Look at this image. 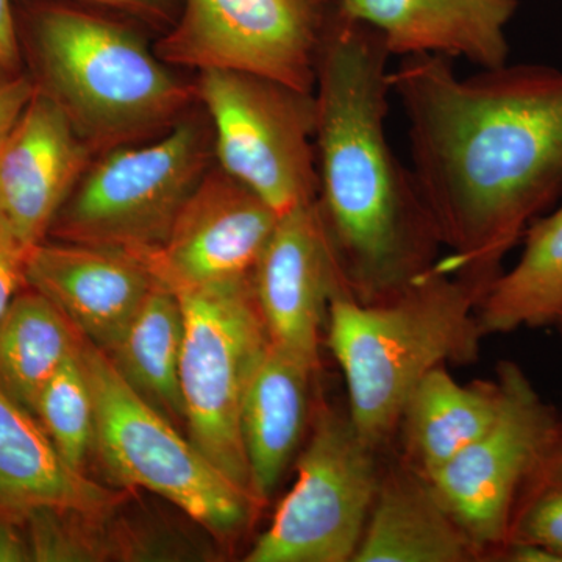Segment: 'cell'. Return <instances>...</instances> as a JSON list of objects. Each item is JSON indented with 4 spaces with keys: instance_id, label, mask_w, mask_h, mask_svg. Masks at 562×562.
I'll use <instances>...</instances> for the list:
<instances>
[{
    "instance_id": "603a6c76",
    "label": "cell",
    "mask_w": 562,
    "mask_h": 562,
    "mask_svg": "<svg viewBox=\"0 0 562 562\" xmlns=\"http://www.w3.org/2000/svg\"><path fill=\"white\" fill-rule=\"evenodd\" d=\"M83 339L57 306L25 286L0 317V387L33 414L44 384Z\"/></svg>"
},
{
    "instance_id": "4fadbf2b",
    "label": "cell",
    "mask_w": 562,
    "mask_h": 562,
    "mask_svg": "<svg viewBox=\"0 0 562 562\" xmlns=\"http://www.w3.org/2000/svg\"><path fill=\"white\" fill-rule=\"evenodd\" d=\"M254 286L271 341L317 369L333 295L349 291L317 202L281 214L255 266Z\"/></svg>"
},
{
    "instance_id": "1f68e13d",
    "label": "cell",
    "mask_w": 562,
    "mask_h": 562,
    "mask_svg": "<svg viewBox=\"0 0 562 562\" xmlns=\"http://www.w3.org/2000/svg\"><path fill=\"white\" fill-rule=\"evenodd\" d=\"M554 325H557L558 330H560L561 339H562V313L560 314V317H558L557 322H554Z\"/></svg>"
},
{
    "instance_id": "5bb4252c",
    "label": "cell",
    "mask_w": 562,
    "mask_h": 562,
    "mask_svg": "<svg viewBox=\"0 0 562 562\" xmlns=\"http://www.w3.org/2000/svg\"><path fill=\"white\" fill-rule=\"evenodd\" d=\"M61 110L35 90L0 139V214L31 247L46 241L92 158Z\"/></svg>"
},
{
    "instance_id": "52a82bcc",
    "label": "cell",
    "mask_w": 562,
    "mask_h": 562,
    "mask_svg": "<svg viewBox=\"0 0 562 562\" xmlns=\"http://www.w3.org/2000/svg\"><path fill=\"white\" fill-rule=\"evenodd\" d=\"M173 294L184 317L180 386L188 435L228 480L255 498L241 414L271 336L255 294L254 273Z\"/></svg>"
},
{
    "instance_id": "9a60e30c",
    "label": "cell",
    "mask_w": 562,
    "mask_h": 562,
    "mask_svg": "<svg viewBox=\"0 0 562 562\" xmlns=\"http://www.w3.org/2000/svg\"><path fill=\"white\" fill-rule=\"evenodd\" d=\"M27 286L57 306L83 338L109 353L155 280L147 266L127 251L46 239L29 255Z\"/></svg>"
},
{
    "instance_id": "6da1fadb",
    "label": "cell",
    "mask_w": 562,
    "mask_h": 562,
    "mask_svg": "<svg viewBox=\"0 0 562 562\" xmlns=\"http://www.w3.org/2000/svg\"><path fill=\"white\" fill-rule=\"evenodd\" d=\"M390 81L412 171L452 250L439 268L497 279L562 192V69L506 63L461 79L450 58L412 55Z\"/></svg>"
},
{
    "instance_id": "d4e9b609",
    "label": "cell",
    "mask_w": 562,
    "mask_h": 562,
    "mask_svg": "<svg viewBox=\"0 0 562 562\" xmlns=\"http://www.w3.org/2000/svg\"><path fill=\"white\" fill-rule=\"evenodd\" d=\"M508 543H532L562 558V435L517 497L505 546Z\"/></svg>"
},
{
    "instance_id": "7c38bea8",
    "label": "cell",
    "mask_w": 562,
    "mask_h": 562,
    "mask_svg": "<svg viewBox=\"0 0 562 562\" xmlns=\"http://www.w3.org/2000/svg\"><path fill=\"white\" fill-rule=\"evenodd\" d=\"M279 214L257 192L214 165L158 249L135 255L172 292L250 277Z\"/></svg>"
},
{
    "instance_id": "f1b7e54d",
    "label": "cell",
    "mask_w": 562,
    "mask_h": 562,
    "mask_svg": "<svg viewBox=\"0 0 562 562\" xmlns=\"http://www.w3.org/2000/svg\"><path fill=\"white\" fill-rule=\"evenodd\" d=\"M35 94V85L25 69L0 65V138L13 127Z\"/></svg>"
},
{
    "instance_id": "ba28073f",
    "label": "cell",
    "mask_w": 562,
    "mask_h": 562,
    "mask_svg": "<svg viewBox=\"0 0 562 562\" xmlns=\"http://www.w3.org/2000/svg\"><path fill=\"white\" fill-rule=\"evenodd\" d=\"M195 99L209 116L216 165L276 210L317 201L316 98L280 81L201 70Z\"/></svg>"
},
{
    "instance_id": "d6986e66",
    "label": "cell",
    "mask_w": 562,
    "mask_h": 562,
    "mask_svg": "<svg viewBox=\"0 0 562 562\" xmlns=\"http://www.w3.org/2000/svg\"><path fill=\"white\" fill-rule=\"evenodd\" d=\"M313 368L271 341L244 398L241 432L251 491L265 503L280 484L308 414Z\"/></svg>"
},
{
    "instance_id": "83f0119b",
    "label": "cell",
    "mask_w": 562,
    "mask_h": 562,
    "mask_svg": "<svg viewBox=\"0 0 562 562\" xmlns=\"http://www.w3.org/2000/svg\"><path fill=\"white\" fill-rule=\"evenodd\" d=\"M69 2L109 11L125 20L161 29L162 32L171 27L181 9V0H69Z\"/></svg>"
},
{
    "instance_id": "4316f807",
    "label": "cell",
    "mask_w": 562,
    "mask_h": 562,
    "mask_svg": "<svg viewBox=\"0 0 562 562\" xmlns=\"http://www.w3.org/2000/svg\"><path fill=\"white\" fill-rule=\"evenodd\" d=\"M32 249L0 214V317L27 286V261Z\"/></svg>"
},
{
    "instance_id": "e0dca14e",
    "label": "cell",
    "mask_w": 562,
    "mask_h": 562,
    "mask_svg": "<svg viewBox=\"0 0 562 562\" xmlns=\"http://www.w3.org/2000/svg\"><path fill=\"white\" fill-rule=\"evenodd\" d=\"M122 501L70 468L33 414L0 387V517L22 522L40 508L106 517Z\"/></svg>"
},
{
    "instance_id": "2e32d148",
    "label": "cell",
    "mask_w": 562,
    "mask_h": 562,
    "mask_svg": "<svg viewBox=\"0 0 562 562\" xmlns=\"http://www.w3.org/2000/svg\"><path fill=\"white\" fill-rule=\"evenodd\" d=\"M519 0H338L344 16L380 33L391 57L441 55L482 69L509 58L506 27Z\"/></svg>"
},
{
    "instance_id": "9c48e42d",
    "label": "cell",
    "mask_w": 562,
    "mask_h": 562,
    "mask_svg": "<svg viewBox=\"0 0 562 562\" xmlns=\"http://www.w3.org/2000/svg\"><path fill=\"white\" fill-rule=\"evenodd\" d=\"M376 454L349 414L322 406L294 486L246 561H353L382 482Z\"/></svg>"
},
{
    "instance_id": "44dd1931",
    "label": "cell",
    "mask_w": 562,
    "mask_h": 562,
    "mask_svg": "<svg viewBox=\"0 0 562 562\" xmlns=\"http://www.w3.org/2000/svg\"><path fill=\"white\" fill-rule=\"evenodd\" d=\"M522 239L519 260L492 281L476 310L482 335L554 324L562 313V205Z\"/></svg>"
},
{
    "instance_id": "ac0fdd59",
    "label": "cell",
    "mask_w": 562,
    "mask_h": 562,
    "mask_svg": "<svg viewBox=\"0 0 562 562\" xmlns=\"http://www.w3.org/2000/svg\"><path fill=\"white\" fill-rule=\"evenodd\" d=\"M484 557L430 479L401 462L383 472L351 562H468Z\"/></svg>"
},
{
    "instance_id": "8fae6325",
    "label": "cell",
    "mask_w": 562,
    "mask_h": 562,
    "mask_svg": "<svg viewBox=\"0 0 562 562\" xmlns=\"http://www.w3.org/2000/svg\"><path fill=\"white\" fill-rule=\"evenodd\" d=\"M502 405L491 427L430 476L446 508L482 550L501 553L528 476L561 441L557 417L522 369L498 368Z\"/></svg>"
},
{
    "instance_id": "ffe728a7",
    "label": "cell",
    "mask_w": 562,
    "mask_h": 562,
    "mask_svg": "<svg viewBox=\"0 0 562 562\" xmlns=\"http://www.w3.org/2000/svg\"><path fill=\"white\" fill-rule=\"evenodd\" d=\"M501 405L498 380L461 384L447 366L432 369L403 408L402 461L430 479L491 427Z\"/></svg>"
},
{
    "instance_id": "5b68a950",
    "label": "cell",
    "mask_w": 562,
    "mask_h": 562,
    "mask_svg": "<svg viewBox=\"0 0 562 562\" xmlns=\"http://www.w3.org/2000/svg\"><path fill=\"white\" fill-rule=\"evenodd\" d=\"M211 158L210 121L192 111L157 138L95 155L47 238L132 255L158 249Z\"/></svg>"
},
{
    "instance_id": "484cf974",
    "label": "cell",
    "mask_w": 562,
    "mask_h": 562,
    "mask_svg": "<svg viewBox=\"0 0 562 562\" xmlns=\"http://www.w3.org/2000/svg\"><path fill=\"white\" fill-rule=\"evenodd\" d=\"M103 517L61 509H35L22 520L35 562L102 561L111 553L95 525Z\"/></svg>"
},
{
    "instance_id": "f546056e",
    "label": "cell",
    "mask_w": 562,
    "mask_h": 562,
    "mask_svg": "<svg viewBox=\"0 0 562 562\" xmlns=\"http://www.w3.org/2000/svg\"><path fill=\"white\" fill-rule=\"evenodd\" d=\"M16 9L18 0H0V65L24 69Z\"/></svg>"
},
{
    "instance_id": "4dcf8cb0",
    "label": "cell",
    "mask_w": 562,
    "mask_h": 562,
    "mask_svg": "<svg viewBox=\"0 0 562 562\" xmlns=\"http://www.w3.org/2000/svg\"><path fill=\"white\" fill-rule=\"evenodd\" d=\"M24 524L0 517V562H31Z\"/></svg>"
},
{
    "instance_id": "cb8c5ba5",
    "label": "cell",
    "mask_w": 562,
    "mask_h": 562,
    "mask_svg": "<svg viewBox=\"0 0 562 562\" xmlns=\"http://www.w3.org/2000/svg\"><path fill=\"white\" fill-rule=\"evenodd\" d=\"M33 417L63 460L76 471L85 472V462L94 449L95 422L81 346L44 384L33 406Z\"/></svg>"
},
{
    "instance_id": "277c9868",
    "label": "cell",
    "mask_w": 562,
    "mask_h": 562,
    "mask_svg": "<svg viewBox=\"0 0 562 562\" xmlns=\"http://www.w3.org/2000/svg\"><path fill=\"white\" fill-rule=\"evenodd\" d=\"M492 281L436 262L386 301L360 302L347 290L333 295L328 346L346 376L351 424L373 449L397 432L409 394L428 372L476 358V310Z\"/></svg>"
},
{
    "instance_id": "30bf717a",
    "label": "cell",
    "mask_w": 562,
    "mask_h": 562,
    "mask_svg": "<svg viewBox=\"0 0 562 562\" xmlns=\"http://www.w3.org/2000/svg\"><path fill=\"white\" fill-rule=\"evenodd\" d=\"M338 0H181L155 52L172 68L233 70L314 92Z\"/></svg>"
},
{
    "instance_id": "d6a6232c",
    "label": "cell",
    "mask_w": 562,
    "mask_h": 562,
    "mask_svg": "<svg viewBox=\"0 0 562 562\" xmlns=\"http://www.w3.org/2000/svg\"><path fill=\"white\" fill-rule=\"evenodd\" d=\"M0 139H2V138H0Z\"/></svg>"
},
{
    "instance_id": "7a4b0ae2",
    "label": "cell",
    "mask_w": 562,
    "mask_h": 562,
    "mask_svg": "<svg viewBox=\"0 0 562 562\" xmlns=\"http://www.w3.org/2000/svg\"><path fill=\"white\" fill-rule=\"evenodd\" d=\"M391 54L369 25L336 13L317 61V209L350 294L386 301L438 262V228L386 135Z\"/></svg>"
},
{
    "instance_id": "8992f818",
    "label": "cell",
    "mask_w": 562,
    "mask_h": 562,
    "mask_svg": "<svg viewBox=\"0 0 562 562\" xmlns=\"http://www.w3.org/2000/svg\"><path fill=\"white\" fill-rule=\"evenodd\" d=\"M81 360L94 401V449L111 479L160 495L220 541L238 538L260 503L181 436L87 338Z\"/></svg>"
},
{
    "instance_id": "7402d4cb",
    "label": "cell",
    "mask_w": 562,
    "mask_h": 562,
    "mask_svg": "<svg viewBox=\"0 0 562 562\" xmlns=\"http://www.w3.org/2000/svg\"><path fill=\"white\" fill-rule=\"evenodd\" d=\"M184 317L177 294L155 283L109 351L125 382L166 417L184 420L180 386Z\"/></svg>"
},
{
    "instance_id": "3957f363",
    "label": "cell",
    "mask_w": 562,
    "mask_h": 562,
    "mask_svg": "<svg viewBox=\"0 0 562 562\" xmlns=\"http://www.w3.org/2000/svg\"><path fill=\"white\" fill-rule=\"evenodd\" d=\"M22 65L94 155L157 138L192 111L180 79L117 14L69 0H18Z\"/></svg>"
}]
</instances>
